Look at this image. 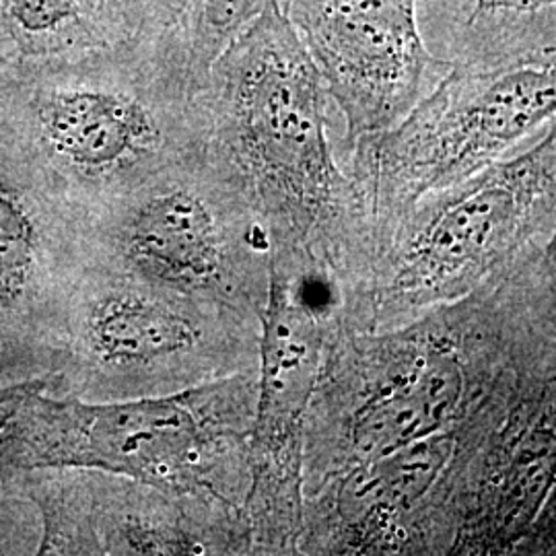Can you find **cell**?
<instances>
[{
	"mask_svg": "<svg viewBox=\"0 0 556 556\" xmlns=\"http://www.w3.org/2000/svg\"><path fill=\"white\" fill-rule=\"evenodd\" d=\"M206 80L169 27L0 64V140L85 220L208 149Z\"/></svg>",
	"mask_w": 556,
	"mask_h": 556,
	"instance_id": "6da1fadb",
	"label": "cell"
},
{
	"mask_svg": "<svg viewBox=\"0 0 556 556\" xmlns=\"http://www.w3.org/2000/svg\"><path fill=\"white\" fill-rule=\"evenodd\" d=\"M204 101L208 153L268 233L270 258L328 280L337 299L367 220L330 140V93L277 0L213 62Z\"/></svg>",
	"mask_w": 556,
	"mask_h": 556,
	"instance_id": "7a4b0ae2",
	"label": "cell"
},
{
	"mask_svg": "<svg viewBox=\"0 0 556 556\" xmlns=\"http://www.w3.org/2000/svg\"><path fill=\"white\" fill-rule=\"evenodd\" d=\"M551 355L497 289L378 332L342 328L334 316L305 420L303 497L363 462L475 417Z\"/></svg>",
	"mask_w": 556,
	"mask_h": 556,
	"instance_id": "3957f363",
	"label": "cell"
},
{
	"mask_svg": "<svg viewBox=\"0 0 556 556\" xmlns=\"http://www.w3.org/2000/svg\"><path fill=\"white\" fill-rule=\"evenodd\" d=\"M556 225V118L540 139L425 194L376 231L338 289L342 328L378 332L497 289Z\"/></svg>",
	"mask_w": 556,
	"mask_h": 556,
	"instance_id": "277c9868",
	"label": "cell"
},
{
	"mask_svg": "<svg viewBox=\"0 0 556 556\" xmlns=\"http://www.w3.org/2000/svg\"><path fill=\"white\" fill-rule=\"evenodd\" d=\"M262 319L188 298L85 258L52 376L60 396H167L256 371Z\"/></svg>",
	"mask_w": 556,
	"mask_h": 556,
	"instance_id": "5b68a950",
	"label": "cell"
},
{
	"mask_svg": "<svg viewBox=\"0 0 556 556\" xmlns=\"http://www.w3.org/2000/svg\"><path fill=\"white\" fill-rule=\"evenodd\" d=\"M555 118L556 54L452 60L450 71L396 126L346 149V172L367 220L365 245L418 199L507 157Z\"/></svg>",
	"mask_w": 556,
	"mask_h": 556,
	"instance_id": "8992f818",
	"label": "cell"
},
{
	"mask_svg": "<svg viewBox=\"0 0 556 556\" xmlns=\"http://www.w3.org/2000/svg\"><path fill=\"white\" fill-rule=\"evenodd\" d=\"M83 225L85 258L262 319L268 233L208 149L110 200Z\"/></svg>",
	"mask_w": 556,
	"mask_h": 556,
	"instance_id": "52a82bcc",
	"label": "cell"
},
{
	"mask_svg": "<svg viewBox=\"0 0 556 556\" xmlns=\"http://www.w3.org/2000/svg\"><path fill=\"white\" fill-rule=\"evenodd\" d=\"M258 369L167 396H59L56 468L85 466L243 509Z\"/></svg>",
	"mask_w": 556,
	"mask_h": 556,
	"instance_id": "ba28073f",
	"label": "cell"
},
{
	"mask_svg": "<svg viewBox=\"0 0 556 556\" xmlns=\"http://www.w3.org/2000/svg\"><path fill=\"white\" fill-rule=\"evenodd\" d=\"M514 392L307 493L299 555H452L475 457Z\"/></svg>",
	"mask_w": 556,
	"mask_h": 556,
	"instance_id": "9c48e42d",
	"label": "cell"
},
{
	"mask_svg": "<svg viewBox=\"0 0 556 556\" xmlns=\"http://www.w3.org/2000/svg\"><path fill=\"white\" fill-rule=\"evenodd\" d=\"M334 307L330 282L293 262L270 258L250 435L252 484L243 501L254 555H299L305 420Z\"/></svg>",
	"mask_w": 556,
	"mask_h": 556,
	"instance_id": "30bf717a",
	"label": "cell"
},
{
	"mask_svg": "<svg viewBox=\"0 0 556 556\" xmlns=\"http://www.w3.org/2000/svg\"><path fill=\"white\" fill-rule=\"evenodd\" d=\"M21 491L40 509L41 555H254L241 507L112 470L40 468Z\"/></svg>",
	"mask_w": 556,
	"mask_h": 556,
	"instance_id": "8fae6325",
	"label": "cell"
},
{
	"mask_svg": "<svg viewBox=\"0 0 556 556\" xmlns=\"http://www.w3.org/2000/svg\"><path fill=\"white\" fill-rule=\"evenodd\" d=\"M85 266V225L0 140V379L52 378Z\"/></svg>",
	"mask_w": 556,
	"mask_h": 556,
	"instance_id": "7c38bea8",
	"label": "cell"
},
{
	"mask_svg": "<svg viewBox=\"0 0 556 556\" xmlns=\"http://www.w3.org/2000/svg\"><path fill=\"white\" fill-rule=\"evenodd\" d=\"M346 124V149L404 118L452 66L427 50L417 0H289L285 9Z\"/></svg>",
	"mask_w": 556,
	"mask_h": 556,
	"instance_id": "4fadbf2b",
	"label": "cell"
},
{
	"mask_svg": "<svg viewBox=\"0 0 556 556\" xmlns=\"http://www.w3.org/2000/svg\"><path fill=\"white\" fill-rule=\"evenodd\" d=\"M556 480V355L530 367L482 441L452 555L514 556Z\"/></svg>",
	"mask_w": 556,
	"mask_h": 556,
	"instance_id": "5bb4252c",
	"label": "cell"
},
{
	"mask_svg": "<svg viewBox=\"0 0 556 556\" xmlns=\"http://www.w3.org/2000/svg\"><path fill=\"white\" fill-rule=\"evenodd\" d=\"M137 31L124 0H0V64L103 48Z\"/></svg>",
	"mask_w": 556,
	"mask_h": 556,
	"instance_id": "9a60e30c",
	"label": "cell"
},
{
	"mask_svg": "<svg viewBox=\"0 0 556 556\" xmlns=\"http://www.w3.org/2000/svg\"><path fill=\"white\" fill-rule=\"evenodd\" d=\"M556 54V0H475L456 60L505 62Z\"/></svg>",
	"mask_w": 556,
	"mask_h": 556,
	"instance_id": "2e32d148",
	"label": "cell"
},
{
	"mask_svg": "<svg viewBox=\"0 0 556 556\" xmlns=\"http://www.w3.org/2000/svg\"><path fill=\"white\" fill-rule=\"evenodd\" d=\"M268 0H172L167 27L184 41L194 73L208 80L213 62L258 20Z\"/></svg>",
	"mask_w": 556,
	"mask_h": 556,
	"instance_id": "e0dca14e",
	"label": "cell"
},
{
	"mask_svg": "<svg viewBox=\"0 0 556 556\" xmlns=\"http://www.w3.org/2000/svg\"><path fill=\"white\" fill-rule=\"evenodd\" d=\"M498 298L538 344L556 351V225L497 287Z\"/></svg>",
	"mask_w": 556,
	"mask_h": 556,
	"instance_id": "ac0fdd59",
	"label": "cell"
},
{
	"mask_svg": "<svg viewBox=\"0 0 556 556\" xmlns=\"http://www.w3.org/2000/svg\"><path fill=\"white\" fill-rule=\"evenodd\" d=\"M556 556V480L530 532L517 544L514 556Z\"/></svg>",
	"mask_w": 556,
	"mask_h": 556,
	"instance_id": "d6986e66",
	"label": "cell"
},
{
	"mask_svg": "<svg viewBox=\"0 0 556 556\" xmlns=\"http://www.w3.org/2000/svg\"><path fill=\"white\" fill-rule=\"evenodd\" d=\"M137 29L147 27H167L172 0H124Z\"/></svg>",
	"mask_w": 556,
	"mask_h": 556,
	"instance_id": "ffe728a7",
	"label": "cell"
},
{
	"mask_svg": "<svg viewBox=\"0 0 556 556\" xmlns=\"http://www.w3.org/2000/svg\"><path fill=\"white\" fill-rule=\"evenodd\" d=\"M278 4H280V9L285 11L287 9V4H289V0H277Z\"/></svg>",
	"mask_w": 556,
	"mask_h": 556,
	"instance_id": "44dd1931",
	"label": "cell"
}]
</instances>
